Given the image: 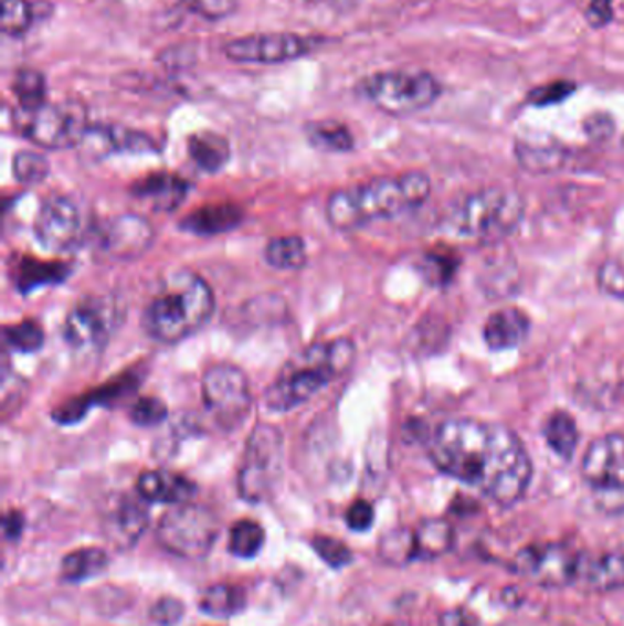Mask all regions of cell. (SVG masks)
Masks as SVG:
<instances>
[{
	"label": "cell",
	"mask_w": 624,
	"mask_h": 626,
	"mask_svg": "<svg viewBox=\"0 0 624 626\" xmlns=\"http://www.w3.org/2000/svg\"><path fill=\"white\" fill-rule=\"evenodd\" d=\"M599 288L615 299L624 300V263L623 261H606L597 275Z\"/></svg>",
	"instance_id": "b9f144b4"
},
{
	"label": "cell",
	"mask_w": 624,
	"mask_h": 626,
	"mask_svg": "<svg viewBox=\"0 0 624 626\" xmlns=\"http://www.w3.org/2000/svg\"><path fill=\"white\" fill-rule=\"evenodd\" d=\"M155 241L152 225L139 214H119L99 230L103 253L114 258L141 257Z\"/></svg>",
	"instance_id": "2e32d148"
},
{
	"label": "cell",
	"mask_w": 624,
	"mask_h": 626,
	"mask_svg": "<svg viewBox=\"0 0 624 626\" xmlns=\"http://www.w3.org/2000/svg\"><path fill=\"white\" fill-rule=\"evenodd\" d=\"M417 559H437L451 552L454 547V528L447 520L427 519L414 530Z\"/></svg>",
	"instance_id": "cb8c5ba5"
},
{
	"label": "cell",
	"mask_w": 624,
	"mask_h": 626,
	"mask_svg": "<svg viewBox=\"0 0 624 626\" xmlns=\"http://www.w3.org/2000/svg\"><path fill=\"white\" fill-rule=\"evenodd\" d=\"M13 94L19 102V110H35L49 103V86L43 72L33 68H22L13 79Z\"/></svg>",
	"instance_id": "4dcf8cb0"
},
{
	"label": "cell",
	"mask_w": 624,
	"mask_h": 626,
	"mask_svg": "<svg viewBox=\"0 0 624 626\" xmlns=\"http://www.w3.org/2000/svg\"><path fill=\"white\" fill-rule=\"evenodd\" d=\"M306 136L315 149L326 152H348L353 149L352 132L339 121H315L306 127Z\"/></svg>",
	"instance_id": "1f68e13d"
},
{
	"label": "cell",
	"mask_w": 624,
	"mask_h": 626,
	"mask_svg": "<svg viewBox=\"0 0 624 626\" xmlns=\"http://www.w3.org/2000/svg\"><path fill=\"white\" fill-rule=\"evenodd\" d=\"M311 547H314L315 553H317L328 566L342 567L352 562L350 548H348L347 544H342L341 541L331 539V537H315Z\"/></svg>",
	"instance_id": "ab89813d"
},
{
	"label": "cell",
	"mask_w": 624,
	"mask_h": 626,
	"mask_svg": "<svg viewBox=\"0 0 624 626\" xmlns=\"http://www.w3.org/2000/svg\"><path fill=\"white\" fill-rule=\"evenodd\" d=\"M577 586L595 594L624 588V553L609 552L579 556Z\"/></svg>",
	"instance_id": "e0dca14e"
},
{
	"label": "cell",
	"mask_w": 624,
	"mask_h": 626,
	"mask_svg": "<svg viewBox=\"0 0 624 626\" xmlns=\"http://www.w3.org/2000/svg\"><path fill=\"white\" fill-rule=\"evenodd\" d=\"M220 520L211 509L198 503H180L161 517L158 542L172 555L200 559L219 539Z\"/></svg>",
	"instance_id": "9c48e42d"
},
{
	"label": "cell",
	"mask_w": 624,
	"mask_h": 626,
	"mask_svg": "<svg viewBox=\"0 0 624 626\" xmlns=\"http://www.w3.org/2000/svg\"><path fill=\"white\" fill-rule=\"evenodd\" d=\"M188 191V182L171 172H155L133 188L134 199L144 200L156 211L177 209L186 200Z\"/></svg>",
	"instance_id": "ffe728a7"
},
{
	"label": "cell",
	"mask_w": 624,
	"mask_h": 626,
	"mask_svg": "<svg viewBox=\"0 0 624 626\" xmlns=\"http://www.w3.org/2000/svg\"><path fill=\"white\" fill-rule=\"evenodd\" d=\"M70 268L63 263H41L35 258H21L13 266V280L22 294H28L43 284L61 283Z\"/></svg>",
	"instance_id": "d4e9b609"
},
{
	"label": "cell",
	"mask_w": 624,
	"mask_h": 626,
	"mask_svg": "<svg viewBox=\"0 0 624 626\" xmlns=\"http://www.w3.org/2000/svg\"><path fill=\"white\" fill-rule=\"evenodd\" d=\"M311 2H331V0H311Z\"/></svg>",
	"instance_id": "f907efd6"
},
{
	"label": "cell",
	"mask_w": 624,
	"mask_h": 626,
	"mask_svg": "<svg viewBox=\"0 0 624 626\" xmlns=\"http://www.w3.org/2000/svg\"><path fill=\"white\" fill-rule=\"evenodd\" d=\"M13 174L17 180L27 185H38L44 182L50 174V163L43 155L39 152H30V150H21L13 158Z\"/></svg>",
	"instance_id": "8d00e7d4"
},
{
	"label": "cell",
	"mask_w": 624,
	"mask_h": 626,
	"mask_svg": "<svg viewBox=\"0 0 624 626\" xmlns=\"http://www.w3.org/2000/svg\"><path fill=\"white\" fill-rule=\"evenodd\" d=\"M188 152L194 166L205 172H219L231 160V145L224 136L202 130L188 139Z\"/></svg>",
	"instance_id": "603a6c76"
},
{
	"label": "cell",
	"mask_w": 624,
	"mask_h": 626,
	"mask_svg": "<svg viewBox=\"0 0 624 626\" xmlns=\"http://www.w3.org/2000/svg\"><path fill=\"white\" fill-rule=\"evenodd\" d=\"M264 539H266V533L258 522L250 519L239 520L231 528L228 550L241 559H251V556L258 555L264 547Z\"/></svg>",
	"instance_id": "836d02e7"
},
{
	"label": "cell",
	"mask_w": 624,
	"mask_h": 626,
	"mask_svg": "<svg viewBox=\"0 0 624 626\" xmlns=\"http://www.w3.org/2000/svg\"><path fill=\"white\" fill-rule=\"evenodd\" d=\"M376 513L372 503L367 500H356L348 508L347 524L353 531H367L374 524Z\"/></svg>",
	"instance_id": "f6af8a7d"
},
{
	"label": "cell",
	"mask_w": 624,
	"mask_h": 626,
	"mask_svg": "<svg viewBox=\"0 0 624 626\" xmlns=\"http://www.w3.org/2000/svg\"><path fill=\"white\" fill-rule=\"evenodd\" d=\"M582 480L606 513L624 511V436L604 434L582 456Z\"/></svg>",
	"instance_id": "30bf717a"
},
{
	"label": "cell",
	"mask_w": 624,
	"mask_h": 626,
	"mask_svg": "<svg viewBox=\"0 0 624 626\" xmlns=\"http://www.w3.org/2000/svg\"><path fill=\"white\" fill-rule=\"evenodd\" d=\"M2 15H0V28L4 35L19 38L32 28L38 11L33 10V4L28 0H2L0 4Z\"/></svg>",
	"instance_id": "e575fe53"
},
{
	"label": "cell",
	"mask_w": 624,
	"mask_h": 626,
	"mask_svg": "<svg viewBox=\"0 0 624 626\" xmlns=\"http://www.w3.org/2000/svg\"><path fill=\"white\" fill-rule=\"evenodd\" d=\"M2 530H4L6 539L15 541V539L21 537L22 530H24V517H22L19 511H15V509H11L10 513L4 514Z\"/></svg>",
	"instance_id": "7dc6e473"
},
{
	"label": "cell",
	"mask_w": 624,
	"mask_h": 626,
	"mask_svg": "<svg viewBox=\"0 0 624 626\" xmlns=\"http://www.w3.org/2000/svg\"><path fill=\"white\" fill-rule=\"evenodd\" d=\"M320 35L303 33H253L246 38L233 39L224 46L225 57L244 65H278L300 60L325 46Z\"/></svg>",
	"instance_id": "7c38bea8"
},
{
	"label": "cell",
	"mask_w": 624,
	"mask_h": 626,
	"mask_svg": "<svg viewBox=\"0 0 624 626\" xmlns=\"http://www.w3.org/2000/svg\"><path fill=\"white\" fill-rule=\"evenodd\" d=\"M544 438L556 455L570 460L575 455L579 444V428L573 417L568 413H553L544 425Z\"/></svg>",
	"instance_id": "f546056e"
},
{
	"label": "cell",
	"mask_w": 624,
	"mask_h": 626,
	"mask_svg": "<svg viewBox=\"0 0 624 626\" xmlns=\"http://www.w3.org/2000/svg\"><path fill=\"white\" fill-rule=\"evenodd\" d=\"M150 617L156 625L174 626L183 617V605L174 597H163L152 606Z\"/></svg>",
	"instance_id": "7bdbcfd3"
},
{
	"label": "cell",
	"mask_w": 624,
	"mask_h": 626,
	"mask_svg": "<svg viewBox=\"0 0 624 626\" xmlns=\"http://www.w3.org/2000/svg\"><path fill=\"white\" fill-rule=\"evenodd\" d=\"M581 553L564 544H533L518 553L515 567L523 577L542 586H568L575 583Z\"/></svg>",
	"instance_id": "4fadbf2b"
},
{
	"label": "cell",
	"mask_w": 624,
	"mask_h": 626,
	"mask_svg": "<svg viewBox=\"0 0 624 626\" xmlns=\"http://www.w3.org/2000/svg\"><path fill=\"white\" fill-rule=\"evenodd\" d=\"M612 119L609 116H593L586 124L588 135L592 138H609L612 135Z\"/></svg>",
	"instance_id": "c3c4849f"
},
{
	"label": "cell",
	"mask_w": 624,
	"mask_h": 626,
	"mask_svg": "<svg viewBox=\"0 0 624 626\" xmlns=\"http://www.w3.org/2000/svg\"><path fill=\"white\" fill-rule=\"evenodd\" d=\"M202 400L205 413L220 428H239L246 422L253 403L250 380L235 364H213L203 374Z\"/></svg>",
	"instance_id": "8fae6325"
},
{
	"label": "cell",
	"mask_w": 624,
	"mask_h": 626,
	"mask_svg": "<svg viewBox=\"0 0 624 626\" xmlns=\"http://www.w3.org/2000/svg\"><path fill=\"white\" fill-rule=\"evenodd\" d=\"M356 359V347L347 338L315 343L289 359L266 391V405L286 413L310 402L317 392L341 378Z\"/></svg>",
	"instance_id": "277c9868"
},
{
	"label": "cell",
	"mask_w": 624,
	"mask_h": 626,
	"mask_svg": "<svg viewBox=\"0 0 624 626\" xmlns=\"http://www.w3.org/2000/svg\"><path fill=\"white\" fill-rule=\"evenodd\" d=\"M247 605L246 590L236 584H213L203 592L200 608L214 617H231L241 614Z\"/></svg>",
	"instance_id": "484cf974"
},
{
	"label": "cell",
	"mask_w": 624,
	"mask_h": 626,
	"mask_svg": "<svg viewBox=\"0 0 624 626\" xmlns=\"http://www.w3.org/2000/svg\"><path fill=\"white\" fill-rule=\"evenodd\" d=\"M17 129L43 149L80 147L91 129L86 110L75 102L44 103L35 110H17Z\"/></svg>",
	"instance_id": "ba28073f"
},
{
	"label": "cell",
	"mask_w": 624,
	"mask_h": 626,
	"mask_svg": "<svg viewBox=\"0 0 624 626\" xmlns=\"http://www.w3.org/2000/svg\"><path fill=\"white\" fill-rule=\"evenodd\" d=\"M284 439L277 427L258 423L247 438L239 469V492L247 502L272 497L283 475Z\"/></svg>",
	"instance_id": "52a82bcc"
},
{
	"label": "cell",
	"mask_w": 624,
	"mask_h": 626,
	"mask_svg": "<svg viewBox=\"0 0 624 626\" xmlns=\"http://www.w3.org/2000/svg\"><path fill=\"white\" fill-rule=\"evenodd\" d=\"M458 261L454 257L453 253H429L423 264V274L427 277L429 283L445 284L448 278L453 277L456 272Z\"/></svg>",
	"instance_id": "60d3db41"
},
{
	"label": "cell",
	"mask_w": 624,
	"mask_h": 626,
	"mask_svg": "<svg viewBox=\"0 0 624 626\" xmlns=\"http://www.w3.org/2000/svg\"><path fill=\"white\" fill-rule=\"evenodd\" d=\"M379 556L390 566H405L417 559L414 531L392 530L379 542Z\"/></svg>",
	"instance_id": "d6a6232c"
},
{
	"label": "cell",
	"mask_w": 624,
	"mask_h": 626,
	"mask_svg": "<svg viewBox=\"0 0 624 626\" xmlns=\"http://www.w3.org/2000/svg\"><path fill=\"white\" fill-rule=\"evenodd\" d=\"M442 626H475V622L464 612H448L447 616H443Z\"/></svg>",
	"instance_id": "681fc988"
},
{
	"label": "cell",
	"mask_w": 624,
	"mask_h": 626,
	"mask_svg": "<svg viewBox=\"0 0 624 626\" xmlns=\"http://www.w3.org/2000/svg\"><path fill=\"white\" fill-rule=\"evenodd\" d=\"M529 319L518 308H504L487 317L484 339L491 350H511L528 338Z\"/></svg>",
	"instance_id": "44dd1931"
},
{
	"label": "cell",
	"mask_w": 624,
	"mask_h": 626,
	"mask_svg": "<svg viewBox=\"0 0 624 626\" xmlns=\"http://www.w3.org/2000/svg\"><path fill=\"white\" fill-rule=\"evenodd\" d=\"M429 456L447 477L476 487L504 508L526 495L533 475L528 450L511 428L473 417L440 423Z\"/></svg>",
	"instance_id": "6da1fadb"
},
{
	"label": "cell",
	"mask_w": 624,
	"mask_h": 626,
	"mask_svg": "<svg viewBox=\"0 0 624 626\" xmlns=\"http://www.w3.org/2000/svg\"><path fill=\"white\" fill-rule=\"evenodd\" d=\"M4 343L17 352H38L44 343L43 328L32 319L17 322L13 327L4 328Z\"/></svg>",
	"instance_id": "d590c367"
},
{
	"label": "cell",
	"mask_w": 624,
	"mask_h": 626,
	"mask_svg": "<svg viewBox=\"0 0 624 626\" xmlns=\"http://www.w3.org/2000/svg\"><path fill=\"white\" fill-rule=\"evenodd\" d=\"M180 2L189 13L202 17L205 21L228 19L241 6V0H180Z\"/></svg>",
	"instance_id": "74e56055"
},
{
	"label": "cell",
	"mask_w": 624,
	"mask_h": 626,
	"mask_svg": "<svg viewBox=\"0 0 624 626\" xmlns=\"http://www.w3.org/2000/svg\"><path fill=\"white\" fill-rule=\"evenodd\" d=\"M166 417V403L152 396L139 397L138 402L134 403L133 411H130V420H133L138 427H156V425H160Z\"/></svg>",
	"instance_id": "f35d334b"
},
{
	"label": "cell",
	"mask_w": 624,
	"mask_h": 626,
	"mask_svg": "<svg viewBox=\"0 0 624 626\" xmlns=\"http://www.w3.org/2000/svg\"><path fill=\"white\" fill-rule=\"evenodd\" d=\"M264 257L269 266L283 269V272H297V269L305 268L308 263L305 241L294 235L272 238L267 242Z\"/></svg>",
	"instance_id": "83f0119b"
},
{
	"label": "cell",
	"mask_w": 624,
	"mask_h": 626,
	"mask_svg": "<svg viewBox=\"0 0 624 626\" xmlns=\"http://www.w3.org/2000/svg\"><path fill=\"white\" fill-rule=\"evenodd\" d=\"M108 566V555L102 548H81L64 556L61 564V575L68 583H81L86 579L96 577Z\"/></svg>",
	"instance_id": "4316f807"
},
{
	"label": "cell",
	"mask_w": 624,
	"mask_h": 626,
	"mask_svg": "<svg viewBox=\"0 0 624 626\" xmlns=\"http://www.w3.org/2000/svg\"><path fill=\"white\" fill-rule=\"evenodd\" d=\"M364 97L381 113L411 116L436 103L440 81L423 70H390L370 75L361 83Z\"/></svg>",
	"instance_id": "8992f818"
},
{
	"label": "cell",
	"mask_w": 624,
	"mask_h": 626,
	"mask_svg": "<svg viewBox=\"0 0 624 626\" xmlns=\"http://www.w3.org/2000/svg\"><path fill=\"white\" fill-rule=\"evenodd\" d=\"M522 216V194L512 189H480L454 208L451 227L464 241L495 244L511 235Z\"/></svg>",
	"instance_id": "5b68a950"
},
{
	"label": "cell",
	"mask_w": 624,
	"mask_h": 626,
	"mask_svg": "<svg viewBox=\"0 0 624 626\" xmlns=\"http://www.w3.org/2000/svg\"><path fill=\"white\" fill-rule=\"evenodd\" d=\"M431 180L420 171L403 172L339 189L326 202V219L336 230L352 231L374 222L392 219L425 204Z\"/></svg>",
	"instance_id": "7a4b0ae2"
},
{
	"label": "cell",
	"mask_w": 624,
	"mask_h": 626,
	"mask_svg": "<svg viewBox=\"0 0 624 626\" xmlns=\"http://www.w3.org/2000/svg\"><path fill=\"white\" fill-rule=\"evenodd\" d=\"M575 91L573 83H551V85L540 86L537 91L531 92V103L535 105H553V103L564 102L571 92Z\"/></svg>",
	"instance_id": "ee69618b"
},
{
	"label": "cell",
	"mask_w": 624,
	"mask_h": 626,
	"mask_svg": "<svg viewBox=\"0 0 624 626\" xmlns=\"http://www.w3.org/2000/svg\"><path fill=\"white\" fill-rule=\"evenodd\" d=\"M214 314L211 286L191 269L167 275L145 306L141 325L160 343H180L208 325Z\"/></svg>",
	"instance_id": "3957f363"
},
{
	"label": "cell",
	"mask_w": 624,
	"mask_h": 626,
	"mask_svg": "<svg viewBox=\"0 0 624 626\" xmlns=\"http://www.w3.org/2000/svg\"><path fill=\"white\" fill-rule=\"evenodd\" d=\"M33 230L46 250L64 252L74 246L80 236V211L66 197H50L39 209Z\"/></svg>",
	"instance_id": "9a60e30c"
},
{
	"label": "cell",
	"mask_w": 624,
	"mask_h": 626,
	"mask_svg": "<svg viewBox=\"0 0 624 626\" xmlns=\"http://www.w3.org/2000/svg\"><path fill=\"white\" fill-rule=\"evenodd\" d=\"M242 209L235 204H211L186 216L182 227L194 235L209 236L225 233L241 224Z\"/></svg>",
	"instance_id": "7402d4cb"
},
{
	"label": "cell",
	"mask_w": 624,
	"mask_h": 626,
	"mask_svg": "<svg viewBox=\"0 0 624 626\" xmlns=\"http://www.w3.org/2000/svg\"><path fill=\"white\" fill-rule=\"evenodd\" d=\"M149 514L141 503L124 498L105 520V535L114 548L128 550L144 535Z\"/></svg>",
	"instance_id": "ac0fdd59"
},
{
	"label": "cell",
	"mask_w": 624,
	"mask_h": 626,
	"mask_svg": "<svg viewBox=\"0 0 624 626\" xmlns=\"http://www.w3.org/2000/svg\"><path fill=\"white\" fill-rule=\"evenodd\" d=\"M517 158L528 171L550 172L564 163L565 152L551 141H518Z\"/></svg>",
	"instance_id": "f1b7e54d"
},
{
	"label": "cell",
	"mask_w": 624,
	"mask_h": 626,
	"mask_svg": "<svg viewBox=\"0 0 624 626\" xmlns=\"http://www.w3.org/2000/svg\"><path fill=\"white\" fill-rule=\"evenodd\" d=\"M138 492L147 502L180 506L191 500L192 495L197 492V486L178 473L156 469V471H145L138 478Z\"/></svg>",
	"instance_id": "d6986e66"
},
{
	"label": "cell",
	"mask_w": 624,
	"mask_h": 626,
	"mask_svg": "<svg viewBox=\"0 0 624 626\" xmlns=\"http://www.w3.org/2000/svg\"><path fill=\"white\" fill-rule=\"evenodd\" d=\"M588 19L593 26H604L612 19V0H592L588 8Z\"/></svg>",
	"instance_id": "bcb514c9"
},
{
	"label": "cell",
	"mask_w": 624,
	"mask_h": 626,
	"mask_svg": "<svg viewBox=\"0 0 624 626\" xmlns=\"http://www.w3.org/2000/svg\"><path fill=\"white\" fill-rule=\"evenodd\" d=\"M116 325V308L103 297H86L70 311L63 338L74 350L102 348Z\"/></svg>",
	"instance_id": "5bb4252c"
}]
</instances>
